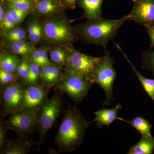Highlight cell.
<instances>
[{
    "label": "cell",
    "mask_w": 154,
    "mask_h": 154,
    "mask_svg": "<svg viewBox=\"0 0 154 154\" xmlns=\"http://www.w3.org/2000/svg\"><path fill=\"white\" fill-rule=\"evenodd\" d=\"M77 104H69L55 138L58 152H72L84 142L89 123L77 107Z\"/></svg>",
    "instance_id": "cell-1"
},
{
    "label": "cell",
    "mask_w": 154,
    "mask_h": 154,
    "mask_svg": "<svg viewBox=\"0 0 154 154\" xmlns=\"http://www.w3.org/2000/svg\"><path fill=\"white\" fill-rule=\"evenodd\" d=\"M128 18V14L117 19L102 18L80 26L78 33L86 43L101 45L106 48L108 42L116 36L119 29Z\"/></svg>",
    "instance_id": "cell-2"
},
{
    "label": "cell",
    "mask_w": 154,
    "mask_h": 154,
    "mask_svg": "<svg viewBox=\"0 0 154 154\" xmlns=\"http://www.w3.org/2000/svg\"><path fill=\"white\" fill-rule=\"evenodd\" d=\"M66 65L67 73L79 77L93 84L95 72L101 57H94L70 48Z\"/></svg>",
    "instance_id": "cell-3"
},
{
    "label": "cell",
    "mask_w": 154,
    "mask_h": 154,
    "mask_svg": "<svg viewBox=\"0 0 154 154\" xmlns=\"http://www.w3.org/2000/svg\"><path fill=\"white\" fill-rule=\"evenodd\" d=\"M62 99L60 94L55 92L50 99H47L40 106L37 114L36 126L39 133L38 150L44 143L45 137L52 127L61 111Z\"/></svg>",
    "instance_id": "cell-4"
},
{
    "label": "cell",
    "mask_w": 154,
    "mask_h": 154,
    "mask_svg": "<svg viewBox=\"0 0 154 154\" xmlns=\"http://www.w3.org/2000/svg\"><path fill=\"white\" fill-rule=\"evenodd\" d=\"M105 55L102 56L96 68L93 84L99 85L105 91V99L103 106L109 105L113 102V85L117 76V72L113 67L115 59L105 48Z\"/></svg>",
    "instance_id": "cell-5"
},
{
    "label": "cell",
    "mask_w": 154,
    "mask_h": 154,
    "mask_svg": "<svg viewBox=\"0 0 154 154\" xmlns=\"http://www.w3.org/2000/svg\"><path fill=\"white\" fill-rule=\"evenodd\" d=\"M39 108L18 110L10 114L5 123L9 129L14 131L19 136L28 137L36 128Z\"/></svg>",
    "instance_id": "cell-6"
},
{
    "label": "cell",
    "mask_w": 154,
    "mask_h": 154,
    "mask_svg": "<svg viewBox=\"0 0 154 154\" xmlns=\"http://www.w3.org/2000/svg\"><path fill=\"white\" fill-rule=\"evenodd\" d=\"M42 28L45 38L53 43L60 44L72 42L76 38L70 25L62 19H53L48 20Z\"/></svg>",
    "instance_id": "cell-7"
},
{
    "label": "cell",
    "mask_w": 154,
    "mask_h": 154,
    "mask_svg": "<svg viewBox=\"0 0 154 154\" xmlns=\"http://www.w3.org/2000/svg\"><path fill=\"white\" fill-rule=\"evenodd\" d=\"M92 85L79 77L67 73L58 83L57 88L77 104L82 102Z\"/></svg>",
    "instance_id": "cell-8"
},
{
    "label": "cell",
    "mask_w": 154,
    "mask_h": 154,
    "mask_svg": "<svg viewBox=\"0 0 154 154\" xmlns=\"http://www.w3.org/2000/svg\"><path fill=\"white\" fill-rule=\"evenodd\" d=\"M3 110L2 116L5 117L22 109L25 87L17 81L2 87Z\"/></svg>",
    "instance_id": "cell-9"
},
{
    "label": "cell",
    "mask_w": 154,
    "mask_h": 154,
    "mask_svg": "<svg viewBox=\"0 0 154 154\" xmlns=\"http://www.w3.org/2000/svg\"><path fill=\"white\" fill-rule=\"evenodd\" d=\"M134 3L128 20L146 28L154 25V0H136Z\"/></svg>",
    "instance_id": "cell-10"
},
{
    "label": "cell",
    "mask_w": 154,
    "mask_h": 154,
    "mask_svg": "<svg viewBox=\"0 0 154 154\" xmlns=\"http://www.w3.org/2000/svg\"><path fill=\"white\" fill-rule=\"evenodd\" d=\"M48 91V90L42 84H37L25 87L22 109L39 108L47 99Z\"/></svg>",
    "instance_id": "cell-11"
},
{
    "label": "cell",
    "mask_w": 154,
    "mask_h": 154,
    "mask_svg": "<svg viewBox=\"0 0 154 154\" xmlns=\"http://www.w3.org/2000/svg\"><path fill=\"white\" fill-rule=\"evenodd\" d=\"M36 144L34 143L28 137L19 136L17 139L6 141L4 146L5 149L1 151V154H28L32 146Z\"/></svg>",
    "instance_id": "cell-12"
},
{
    "label": "cell",
    "mask_w": 154,
    "mask_h": 154,
    "mask_svg": "<svg viewBox=\"0 0 154 154\" xmlns=\"http://www.w3.org/2000/svg\"><path fill=\"white\" fill-rule=\"evenodd\" d=\"M63 76L59 67L56 65L51 63L41 67L40 79L42 85L48 91L57 84Z\"/></svg>",
    "instance_id": "cell-13"
},
{
    "label": "cell",
    "mask_w": 154,
    "mask_h": 154,
    "mask_svg": "<svg viewBox=\"0 0 154 154\" xmlns=\"http://www.w3.org/2000/svg\"><path fill=\"white\" fill-rule=\"evenodd\" d=\"M122 107L120 104L116 105L115 107L111 109L103 108L94 112L95 118L94 121L96 122L97 126L101 128L103 126L110 128L111 123L118 119V112L121 110Z\"/></svg>",
    "instance_id": "cell-14"
},
{
    "label": "cell",
    "mask_w": 154,
    "mask_h": 154,
    "mask_svg": "<svg viewBox=\"0 0 154 154\" xmlns=\"http://www.w3.org/2000/svg\"><path fill=\"white\" fill-rule=\"evenodd\" d=\"M103 0H79V5L83 9L84 16L91 22L102 18Z\"/></svg>",
    "instance_id": "cell-15"
},
{
    "label": "cell",
    "mask_w": 154,
    "mask_h": 154,
    "mask_svg": "<svg viewBox=\"0 0 154 154\" xmlns=\"http://www.w3.org/2000/svg\"><path fill=\"white\" fill-rule=\"evenodd\" d=\"M117 49L123 55L125 58L127 62L130 65L133 70L135 74L137 76L138 79L140 81L141 84L142 85L145 91L146 94L150 96L151 98L154 101V79H150L146 78L143 76L138 71L136 68L135 67L133 64L131 63L127 56L125 53L121 48L119 45L115 43Z\"/></svg>",
    "instance_id": "cell-16"
},
{
    "label": "cell",
    "mask_w": 154,
    "mask_h": 154,
    "mask_svg": "<svg viewBox=\"0 0 154 154\" xmlns=\"http://www.w3.org/2000/svg\"><path fill=\"white\" fill-rule=\"evenodd\" d=\"M118 120L126 122L140 132L142 135L147 138L152 137L151 133V129L152 125L150 124L147 120L143 116H138L134 117L132 120L128 121L125 119L119 117Z\"/></svg>",
    "instance_id": "cell-17"
},
{
    "label": "cell",
    "mask_w": 154,
    "mask_h": 154,
    "mask_svg": "<svg viewBox=\"0 0 154 154\" xmlns=\"http://www.w3.org/2000/svg\"><path fill=\"white\" fill-rule=\"evenodd\" d=\"M154 150V137L147 138L142 135L140 140L130 149L128 154H152Z\"/></svg>",
    "instance_id": "cell-18"
},
{
    "label": "cell",
    "mask_w": 154,
    "mask_h": 154,
    "mask_svg": "<svg viewBox=\"0 0 154 154\" xmlns=\"http://www.w3.org/2000/svg\"><path fill=\"white\" fill-rule=\"evenodd\" d=\"M20 61L21 60L18 57L14 54L8 53L2 54H1L0 57L1 69L17 76V68Z\"/></svg>",
    "instance_id": "cell-19"
},
{
    "label": "cell",
    "mask_w": 154,
    "mask_h": 154,
    "mask_svg": "<svg viewBox=\"0 0 154 154\" xmlns=\"http://www.w3.org/2000/svg\"><path fill=\"white\" fill-rule=\"evenodd\" d=\"M60 8V5L55 0H40L37 2L36 9L41 14H54Z\"/></svg>",
    "instance_id": "cell-20"
},
{
    "label": "cell",
    "mask_w": 154,
    "mask_h": 154,
    "mask_svg": "<svg viewBox=\"0 0 154 154\" xmlns=\"http://www.w3.org/2000/svg\"><path fill=\"white\" fill-rule=\"evenodd\" d=\"M11 48L14 53L22 56L30 55L35 51L32 44L24 39L11 42Z\"/></svg>",
    "instance_id": "cell-21"
},
{
    "label": "cell",
    "mask_w": 154,
    "mask_h": 154,
    "mask_svg": "<svg viewBox=\"0 0 154 154\" xmlns=\"http://www.w3.org/2000/svg\"><path fill=\"white\" fill-rule=\"evenodd\" d=\"M29 60L41 68L51 63L48 56L47 51L43 47L34 51L30 55Z\"/></svg>",
    "instance_id": "cell-22"
},
{
    "label": "cell",
    "mask_w": 154,
    "mask_h": 154,
    "mask_svg": "<svg viewBox=\"0 0 154 154\" xmlns=\"http://www.w3.org/2000/svg\"><path fill=\"white\" fill-rule=\"evenodd\" d=\"M28 33L30 41L37 43L41 39L43 33V28L37 19H33L29 23Z\"/></svg>",
    "instance_id": "cell-23"
},
{
    "label": "cell",
    "mask_w": 154,
    "mask_h": 154,
    "mask_svg": "<svg viewBox=\"0 0 154 154\" xmlns=\"http://www.w3.org/2000/svg\"><path fill=\"white\" fill-rule=\"evenodd\" d=\"M41 68L34 63L30 62V69L27 78L24 81L23 84L25 87L38 84L40 79Z\"/></svg>",
    "instance_id": "cell-24"
},
{
    "label": "cell",
    "mask_w": 154,
    "mask_h": 154,
    "mask_svg": "<svg viewBox=\"0 0 154 154\" xmlns=\"http://www.w3.org/2000/svg\"><path fill=\"white\" fill-rule=\"evenodd\" d=\"M51 60L59 66L66 65L67 62L68 54L63 48L57 47L53 48L50 52Z\"/></svg>",
    "instance_id": "cell-25"
},
{
    "label": "cell",
    "mask_w": 154,
    "mask_h": 154,
    "mask_svg": "<svg viewBox=\"0 0 154 154\" xmlns=\"http://www.w3.org/2000/svg\"><path fill=\"white\" fill-rule=\"evenodd\" d=\"M141 68L151 72L154 76V51L151 48L142 54Z\"/></svg>",
    "instance_id": "cell-26"
},
{
    "label": "cell",
    "mask_w": 154,
    "mask_h": 154,
    "mask_svg": "<svg viewBox=\"0 0 154 154\" xmlns=\"http://www.w3.org/2000/svg\"><path fill=\"white\" fill-rule=\"evenodd\" d=\"M26 36V31L22 28H17L8 31L6 34L5 38L7 41L12 42L23 40Z\"/></svg>",
    "instance_id": "cell-27"
},
{
    "label": "cell",
    "mask_w": 154,
    "mask_h": 154,
    "mask_svg": "<svg viewBox=\"0 0 154 154\" xmlns=\"http://www.w3.org/2000/svg\"><path fill=\"white\" fill-rule=\"evenodd\" d=\"M10 6L28 13L33 7L31 0H12L10 1Z\"/></svg>",
    "instance_id": "cell-28"
},
{
    "label": "cell",
    "mask_w": 154,
    "mask_h": 154,
    "mask_svg": "<svg viewBox=\"0 0 154 154\" xmlns=\"http://www.w3.org/2000/svg\"><path fill=\"white\" fill-rule=\"evenodd\" d=\"M29 69L30 62H29L26 59L21 60L17 68V76L24 81L28 77L29 72Z\"/></svg>",
    "instance_id": "cell-29"
},
{
    "label": "cell",
    "mask_w": 154,
    "mask_h": 154,
    "mask_svg": "<svg viewBox=\"0 0 154 154\" xmlns=\"http://www.w3.org/2000/svg\"><path fill=\"white\" fill-rule=\"evenodd\" d=\"M17 76L12 73L0 69V82L2 87L10 85L17 81Z\"/></svg>",
    "instance_id": "cell-30"
},
{
    "label": "cell",
    "mask_w": 154,
    "mask_h": 154,
    "mask_svg": "<svg viewBox=\"0 0 154 154\" xmlns=\"http://www.w3.org/2000/svg\"><path fill=\"white\" fill-rule=\"evenodd\" d=\"M17 24L11 14L7 11L5 13L2 22L1 24V27L5 31H9L14 29Z\"/></svg>",
    "instance_id": "cell-31"
},
{
    "label": "cell",
    "mask_w": 154,
    "mask_h": 154,
    "mask_svg": "<svg viewBox=\"0 0 154 154\" xmlns=\"http://www.w3.org/2000/svg\"><path fill=\"white\" fill-rule=\"evenodd\" d=\"M7 11L10 13L17 24L21 23L27 16V13L11 6L8 8Z\"/></svg>",
    "instance_id": "cell-32"
},
{
    "label": "cell",
    "mask_w": 154,
    "mask_h": 154,
    "mask_svg": "<svg viewBox=\"0 0 154 154\" xmlns=\"http://www.w3.org/2000/svg\"><path fill=\"white\" fill-rule=\"evenodd\" d=\"M8 130L5 122L1 121L0 123V149L1 150L5 143L6 134Z\"/></svg>",
    "instance_id": "cell-33"
},
{
    "label": "cell",
    "mask_w": 154,
    "mask_h": 154,
    "mask_svg": "<svg viewBox=\"0 0 154 154\" xmlns=\"http://www.w3.org/2000/svg\"><path fill=\"white\" fill-rule=\"evenodd\" d=\"M151 42L150 48H154V25L146 28Z\"/></svg>",
    "instance_id": "cell-34"
},
{
    "label": "cell",
    "mask_w": 154,
    "mask_h": 154,
    "mask_svg": "<svg viewBox=\"0 0 154 154\" xmlns=\"http://www.w3.org/2000/svg\"><path fill=\"white\" fill-rule=\"evenodd\" d=\"M64 1L68 6L74 7L75 5L77 0H64Z\"/></svg>",
    "instance_id": "cell-35"
},
{
    "label": "cell",
    "mask_w": 154,
    "mask_h": 154,
    "mask_svg": "<svg viewBox=\"0 0 154 154\" xmlns=\"http://www.w3.org/2000/svg\"><path fill=\"white\" fill-rule=\"evenodd\" d=\"M4 14V10L3 9V6L1 5L0 6V23H2V22L3 19H4V16H5Z\"/></svg>",
    "instance_id": "cell-36"
},
{
    "label": "cell",
    "mask_w": 154,
    "mask_h": 154,
    "mask_svg": "<svg viewBox=\"0 0 154 154\" xmlns=\"http://www.w3.org/2000/svg\"><path fill=\"white\" fill-rule=\"evenodd\" d=\"M131 1H132L133 2H135L136 0H131Z\"/></svg>",
    "instance_id": "cell-37"
},
{
    "label": "cell",
    "mask_w": 154,
    "mask_h": 154,
    "mask_svg": "<svg viewBox=\"0 0 154 154\" xmlns=\"http://www.w3.org/2000/svg\"><path fill=\"white\" fill-rule=\"evenodd\" d=\"M33 1H34V2H38V0H33Z\"/></svg>",
    "instance_id": "cell-38"
},
{
    "label": "cell",
    "mask_w": 154,
    "mask_h": 154,
    "mask_svg": "<svg viewBox=\"0 0 154 154\" xmlns=\"http://www.w3.org/2000/svg\"><path fill=\"white\" fill-rule=\"evenodd\" d=\"M8 1H12V0H8Z\"/></svg>",
    "instance_id": "cell-39"
}]
</instances>
